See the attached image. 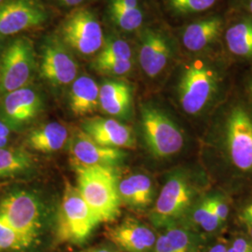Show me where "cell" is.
<instances>
[{"instance_id": "cell-1", "label": "cell", "mask_w": 252, "mask_h": 252, "mask_svg": "<svg viewBox=\"0 0 252 252\" xmlns=\"http://www.w3.org/2000/svg\"><path fill=\"white\" fill-rule=\"evenodd\" d=\"M75 172L77 189L100 223L114 221L121 215L122 204L115 169L81 167Z\"/></svg>"}, {"instance_id": "cell-2", "label": "cell", "mask_w": 252, "mask_h": 252, "mask_svg": "<svg viewBox=\"0 0 252 252\" xmlns=\"http://www.w3.org/2000/svg\"><path fill=\"white\" fill-rule=\"evenodd\" d=\"M99 223V220L81 197L79 189L66 182L57 215V241L82 244Z\"/></svg>"}, {"instance_id": "cell-3", "label": "cell", "mask_w": 252, "mask_h": 252, "mask_svg": "<svg viewBox=\"0 0 252 252\" xmlns=\"http://www.w3.org/2000/svg\"><path fill=\"white\" fill-rule=\"evenodd\" d=\"M36 67L33 42L26 36L11 40L0 55V98L10 92L28 86Z\"/></svg>"}, {"instance_id": "cell-4", "label": "cell", "mask_w": 252, "mask_h": 252, "mask_svg": "<svg viewBox=\"0 0 252 252\" xmlns=\"http://www.w3.org/2000/svg\"><path fill=\"white\" fill-rule=\"evenodd\" d=\"M58 36L72 53L82 57L99 53L105 40L99 20L86 8L75 9L64 18Z\"/></svg>"}, {"instance_id": "cell-5", "label": "cell", "mask_w": 252, "mask_h": 252, "mask_svg": "<svg viewBox=\"0 0 252 252\" xmlns=\"http://www.w3.org/2000/svg\"><path fill=\"white\" fill-rule=\"evenodd\" d=\"M141 127L145 143L155 158L163 159L180 153L184 137L178 126L160 108L141 107Z\"/></svg>"}, {"instance_id": "cell-6", "label": "cell", "mask_w": 252, "mask_h": 252, "mask_svg": "<svg viewBox=\"0 0 252 252\" xmlns=\"http://www.w3.org/2000/svg\"><path fill=\"white\" fill-rule=\"evenodd\" d=\"M0 217L14 229L30 247L40 229V207L34 194L15 190L0 200Z\"/></svg>"}, {"instance_id": "cell-7", "label": "cell", "mask_w": 252, "mask_h": 252, "mask_svg": "<svg viewBox=\"0 0 252 252\" xmlns=\"http://www.w3.org/2000/svg\"><path fill=\"white\" fill-rule=\"evenodd\" d=\"M194 188L189 178L181 172L171 175L164 183L152 211V220L158 226L169 225L189 208Z\"/></svg>"}, {"instance_id": "cell-8", "label": "cell", "mask_w": 252, "mask_h": 252, "mask_svg": "<svg viewBox=\"0 0 252 252\" xmlns=\"http://www.w3.org/2000/svg\"><path fill=\"white\" fill-rule=\"evenodd\" d=\"M40 76L54 86H65L78 77L74 53L58 36H48L41 46Z\"/></svg>"}, {"instance_id": "cell-9", "label": "cell", "mask_w": 252, "mask_h": 252, "mask_svg": "<svg viewBox=\"0 0 252 252\" xmlns=\"http://www.w3.org/2000/svg\"><path fill=\"white\" fill-rule=\"evenodd\" d=\"M216 85V75L210 68L198 63L188 65L179 85V96L183 110L190 115L201 112L211 99Z\"/></svg>"}, {"instance_id": "cell-10", "label": "cell", "mask_w": 252, "mask_h": 252, "mask_svg": "<svg viewBox=\"0 0 252 252\" xmlns=\"http://www.w3.org/2000/svg\"><path fill=\"white\" fill-rule=\"evenodd\" d=\"M69 160L73 168L104 167L115 169L126 160L122 149L104 147L93 140L81 129L68 139Z\"/></svg>"}, {"instance_id": "cell-11", "label": "cell", "mask_w": 252, "mask_h": 252, "mask_svg": "<svg viewBox=\"0 0 252 252\" xmlns=\"http://www.w3.org/2000/svg\"><path fill=\"white\" fill-rule=\"evenodd\" d=\"M48 20L40 0H5L0 4V39L39 27Z\"/></svg>"}, {"instance_id": "cell-12", "label": "cell", "mask_w": 252, "mask_h": 252, "mask_svg": "<svg viewBox=\"0 0 252 252\" xmlns=\"http://www.w3.org/2000/svg\"><path fill=\"white\" fill-rule=\"evenodd\" d=\"M43 108V99L37 91L26 86L0 98V121L13 130H20L36 119Z\"/></svg>"}, {"instance_id": "cell-13", "label": "cell", "mask_w": 252, "mask_h": 252, "mask_svg": "<svg viewBox=\"0 0 252 252\" xmlns=\"http://www.w3.org/2000/svg\"><path fill=\"white\" fill-rule=\"evenodd\" d=\"M226 147L231 162L242 171L252 169V119L247 111L235 108L226 125Z\"/></svg>"}, {"instance_id": "cell-14", "label": "cell", "mask_w": 252, "mask_h": 252, "mask_svg": "<svg viewBox=\"0 0 252 252\" xmlns=\"http://www.w3.org/2000/svg\"><path fill=\"white\" fill-rule=\"evenodd\" d=\"M81 130L96 143L109 148L135 149V137L128 126L112 118L91 117L81 124Z\"/></svg>"}, {"instance_id": "cell-15", "label": "cell", "mask_w": 252, "mask_h": 252, "mask_svg": "<svg viewBox=\"0 0 252 252\" xmlns=\"http://www.w3.org/2000/svg\"><path fill=\"white\" fill-rule=\"evenodd\" d=\"M105 234L109 241L126 252H151L157 239L151 228L131 218L107 228Z\"/></svg>"}, {"instance_id": "cell-16", "label": "cell", "mask_w": 252, "mask_h": 252, "mask_svg": "<svg viewBox=\"0 0 252 252\" xmlns=\"http://www.w3.org/2000/svg\"><path fill=\"white\" fill-rule=\"evenodd\" d=\"M168 39L161 32L145 29L140 37L139 63L143 72L150 78L162 73L171 57Z\"/></svg>"}, {"instance_id": "cell-17", "label": "cell", "mask_w": 252, "mask_h": 252, "mask_svg": "<svg viewBox=\"0 0 252 252\" xmlns=\"http://www.w3.org/2000/svg\"><path fill=\"white\" fill-rule=\"evenodd\" d=\"M99 108L112 117L127 119L133 108V89L125 81L108 80L99 87Z\"/></svg>"}, {"instance_id": "cell-18", "label": "cell", "mask_w": 252, "mask_h": 252, "mask_svg": "<svg viewBox=\"0 0 252 252\" xmlns=\"http://www.w3.org/2000/svg\"><path fill=\"white\" fill-rule=\"evenodd\" d=\"M118 193L121 203L135 209H143L153 203V181L144 174L130 175L118 181Z\"/></svg>"}, {"instance_id": "cell-19", "label": "cell", "mask_w": 252, "mask_h": 252, "mask_svg": "<svg viewBox=\"0 0 252 252\" xmlns=\"http://www.w3.org/2000/svg\"><path fill=\"white\" fill-rule=\"evenodd\" d=\"M69 108L76 116L93 114L99 108V86L89 76L77 77L69 93Z\"/></svg>"}, {"instance_id": "cell-20", "label": "cell", "mask_w": 252, "mask_h": 252, "mask_svg": "<svg viewBox=\"0 0 252 252\" xmlns=\"http://www.w3.org/2000/svg\"><path fill=\"white\" fill-rule=\"evenodd\" d=\"M67 128L59 123H49L33 130L27 137V144L42 153H56L68 142Z\"/></svg>"}, {"instance_id": "cell-21", "label": "cell", "mask_w": 252, "mask_h": 252, "mask_svg": "<svg viewBox=\"0 0 252 252\" xmlns=\"http://www.w3.org/2000/svg\"><path fill=\"white\" fill-rule=\"evenodd\" d=\"M222 21L209 18L199 21L186 27L182 34V42L189 51L199 52L207 48L220 36Z\"/></svg>"}, {"instance_id": "cell-22", "label": "cell", "mask_w": 252, "mask_h": 252, "mask_svg": "<svg viewBox=\"0 0 252 252\" xmlns=\"http://www.w3.org/2000/svg\"><path fill=\"white\" fill-rule=\"evenodd\" d=\"M32 164V156L26 151L17 148H0V178L25 173Z\"/></svg>"}, {"instance_id": "cell-23", "label": "cell", "mask_w": 252, "mask_h": 252, "mask_svg": "<svg viewBox=\"0 0 252 252\" xmlns=\"http://www.w3.org/2000/svg\"><path fill=\"white\" fill-rule=\"evenodd\" d=\"M225 38L231 53L238 56H252V23L242 22L230 27Z\"/></svg>"}, {"instance_id": "cell-24", "label": "cell", "mask_w": 252, "mask_h": 252, "mask_svg": "<svg viewBox=\"0 0 252 252\" xmlns=\"http://www.w3.org/2000/svg\"><path fill=\"white\" fill-rule=\"evenodd\" d=\"M132 49L129 43L117 36L105 37L104 44L96 58L116 59V60H132Z\"/></svg>"}, {"instance_id": "cell-25", "label": "cell", "mask_w": 252, "mask_h": 252, "mask_svg": "<svg viewBox=\"0 0 252 252\" xmlns=\"http://www.w3.org/2000/svg\"><path fill=\"white\" fill-rule=\"evenodd\" d=\"M109 17L114 25L128 32L138 29L143 23V13L139 8L126 9L109 7Z\"/></svg>"}, {"instance_id": "cell-26", "label": "cell", "mask_w": 252, "mask_h": 252, "mask_svg": "<svg viewBox=\"0 0 252 252\" xmlns=\"http://www.w3.org/2000/svg\"><path fill=\"white\" fill-rule=\"evenodd\" d=\"M27 248L26 240L0 217V252H19Z\"/></svg>"}, {"instance_id": "cell-27", "label": "cell", "mask_w": 252, "mask_h": 252, "mask_svg": "<svg viewBox=\"0 0 252 252\" xmlns=\"http://www.w3.org/2000/svg\"><path fill=\"white\" fill-rule=\"evenodd\" d=\"M93 68L103 75L124 76L132 70L133 61L95 58L93 63Z\"/></svg>"}, {"instance_id": "cell-28", "label": "cell", "mask_w": 252, "mask_h": 252, "mask_svg": "<svg viewBox=\"0 0 252 252\" xmlns=\"http://www.w3.org/2000/svg\"><path fill=\"white\" fill-rule=\"evenodd\" d=\"M164 234L178 252H195V242L186 230L179 227H168Z\"/></svg>"}, {"instance_id": "cell-29", "label": "cell", "mask_w": 252, "mask_h": 252, "mask_svg": "<svg viewBox=\"0 0 252 252\" xmlns=\"http://www.w3.org/2000/svg\"><path fill=\"white\" fill-rule=\"evenodd\" d=\"M217 0H168L169 7L176 13L189 14L210 9Z\"/></svg>"}, {"instance_id": "cell-30", "label": "cell", "mask_w": 252, "mask_h": 252, "mask_svg": "<svg viewBox=\"0 0 252 252\" xmlns=\"http://www.w3.org/2000/svg\"><path fill=\"white\" fill-rule=\"evenodd\" d=\"M213 213L214 211L212 210L209 200L207 198L205 201H203L200 206L196 207V209L193 212L192 219L195 223L201 226Z\"/></svg>"}, {"instance_id": "cell-31", "label": "cell", "mask_w": 252, "mask_h": 252, "mask_svg": "<svg viewBox=\"0 0 252 252\" xmlns=\"http://www.w3.org/2000/svg\"><path fill=\"white\" fill-rule=\"evenodd\" d=\"M208 200H209L211 208L216 214V216L220 220L221 222L225 221L228 217V212H229V209L225 203L219 197H211V198H208Z\"/></svg>"}, {"instance_id": "cell-32", "label": "cell", "mask_w": 252, "mask_h": 252, "mask_svg": "<svg viewBox=\"0 0 252 252\" xmlns=\"http://www.w3.org/2000/svg\"><path fill=\"white\" fill-rule=\"evenodd\" d=\"M153 252H179L177 249L170 243L165 234H161L154 244Z\"/></svg>"}, {"instance_id": "cell-33", "label": "cell", "mask_w": 252, "mask_h": 252, "mask_svg": "<svg viewBox=\"0 0 252 252\" xmlns=\"http://www.w3.org/2000/svg\"><path fill=\"white\" fill-rule=\"evenodd\" d=\"M109 7L118 8V9H137L138 1L137 0H110Z\"/></svg>"}, {"instance_id": "cell-34", "label": "cell", "mask_w": 252, "mask_h": 252, "mask_svg": "<svg viewBox=\"0 0 252 252\" xmlns=\"http://www.w3.org/2000/svg\"><path fill=\"white\" fill-rule=\"evenodd\" d=\"M232 248L237 252H252V244L245 238H236Z\"/></svg>"}, {"instance_id": "cell-35", "label": "cell", "mask_w": 252, "mask_h": 252, "mask_svg": "<svg viewBox=\"0 0 252 252\" xmlns=\"http://www.w3.org/2000/svg\"><path fill=\"white\" fill-rule=\"evenodd\" d=\"M11 129L5 123L0 121V148H6L9 142Z\"/></svg>"}, {"instance_id": "cell-36", "label": "cell", "mask_w": 252, "mask_h": 252, "mask_svg": "<svg viewBox=\"0 0 252 252\" xmlns=\"http://www.w3.org/2000/svg\"><path fill=\"white\" fill-rule=\"evenodd\" d=\"M240 220L249 227H252V204L244 208L240 214Z\"/></svg>"}, {"instance_id": "cell-37", "label": "cell", "mask_w": 252, "mask_h": 252, "mask_svg": "<svg viewBox=\"0 0 252 252\" xmlns=\"http://www.w3.org/2000/svg\"><path fill=\"white\" fill-rule=\"evenodd\" d=\"M58 1L64 6L74 7V6H79L84 0H58Z\"/></svg>"}, {"instance_id": "cell-38", "label": "cell", "mask_w": 252, "mask_h": 252, "mask_svg": "<svg viewBox=\"0 0 252 252\" xmlns=\"http://www.w3.org/2000/svg\"><path fill=\"white\" fill-rule=\"evenodd\" d=\"M208 252H227V248L222 244H218L213 246Z\"/></svg>"}, {"instance_id": "cell-39", "label": "cell", "mask_w": 252, "mask_h": 252, "mask_svg": "<svg viewBox=\"0 0 252 252\" xmlns=\"http://www.w3.org/2000/svg\"><path fill=\"white\" fill-rule=\"evenodd\" d=\"M90 252H114L113 251H111V250H108V249H106V248H99V249H95V250H93V251H90Z\"/></svg>"}, {"instance_id": "cell-40", "label": "cell", "mask_w": 252, "mask_h": 252, "mask_svg": "<svg viewBox=\"0 0 252 252\" xmlns=\"http://www.w3.org/2000/svg\"><path fill=\"white\" fill-rule=\"evenodd\" d=\"M227 252H237L236 251H234V249L231 247V248H228L227 249Z\"/></svg>"}, {"instance_id": "cell-41", "label": "cell", "mask_w": 252, "mask_h": 252, "mask_svg": "<svg viewBox=\"0 0 252 252\" xmlns=\"http://www.w3.org/2000/svg\"><path fill=\"white\" fill-rule=\"evenodd\" d=\"M249 7H250V9H251V11H252V0H250V4H249Z\"/></svg>"}, {"instance_id": "cell-42", "label": "cell", "mask_w": 252, "mask_h": 252, "mask_svg": "<svg viewBox=\"0 0 252 252\" xmlns=\"http://www.w3.org/2000/svg\"><path fill=\"white\" fill-rule=\"evenodd\" d=\"M249 232H250V234H251L252 238V227H249Z\"/></svg>"}, {"instance_id": "cell-43", "label": "cell", "mask_w": 252, "mask_h": 252, "mask_svg": "<svg viewBox=\"0 0 252 252\" xmlns=\"http://www.w3.org/2000/svg\"><path fill=\"white\" fill-rule=\"evenodd\" d=\"M3 49H4V48H3V46L0 45V55H1V53H2V51H3Z\"/></svg>"}, {"instance_id": "cell-44", "label": "cell", "mask_w": 252, "mask_h": 252, "mask_svg": "<svg viewBox=\"0 0 252 252\" xmlns=\"http://www.w3.org/2000/svg\"><path fill=\"white\" fill-rule=\"evenodd\" d=\"M4 1H5V0H0V4H1V3H3Z\"/></svg>"}, {"instance_id": "cell-45", "label": "cell", "mask_w": 252, "mask_h": 252, "mask_svg": "<svg viewBox=\"0 0 252 252\" xmlns=\"http://www.w3.org/2000/svg\"><path fill=\"white\" fill-rule=\"evenodd\" d=\"M0 45H2V42H1V39H0Z\"/></svg>"}, {"instance_id": "cell-46", "label": "cell", "mask_w": 252, "mask_h": 252, "mask_svg": "<svg viewBox=\"0 0 252 252\" xmlns=\"http://www.w3.org/2000/svg\"><path fill=\"white\" fill-rule=\"evenodd\" d=\"M90 252V251H89V252Z\"/></svg>"}, {"instance_id": "cell-47", "label": "cell", "mask_w": 252, "mask_h": 252, "mask_svg": "<svg viewBox=\"0 0 252 252\" xmlns=\"http://www.w3.org/2000/svg\"></svg>"}]
</instances>
